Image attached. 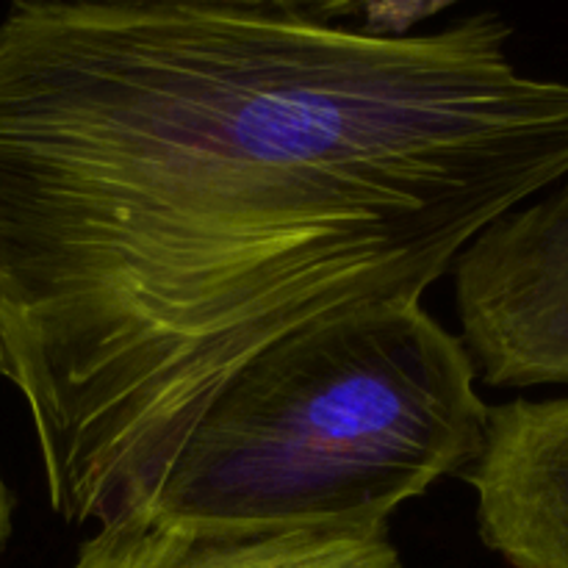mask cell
Instances as JSON below:
<instances>
[{
  "mask_svg": "<svg viewBox=\"0 0 568 568\" xmlns=\"http://www.w3.org/2000/svg\"><path fill=\"white\" fill-rule=\"evenodd\" d=\"M475 11L17 0L0 20V333L44 491L114 530L233 372L325 316L422 303L568 181V81Z\"/></svg>",
  "mask_w": 568,
  "mask_h": 568,
  "instance_id": "cell-1",
  "label": "cell"
},
{
  "mask_svg": "<svg viewBox=\"0 0 568 568\" xmlns=\"http://www.w3.org/2000/svg\"><path fill=\"white\" fill-rule=\"evenodd\" d=\"M486 422L471 355L422 303L325 316L227 377L131 525L392 519L442 477H464Z\"/></svg>",
  "mask_w": 568,
  "mask_h": 568,
  "instance_id": "cell-2",
  "label": "cell"
},
{
  "mask_svg": "<svg viewBox=\"0 0 568 568\" xmlns=\"http://www.w3.org/2000/svg\"><path fill=\"white\" fill-rule=\"evenodd\" d=\"M453 283L477 377L491 388L568 386V181L471 239Z\"/></svg>",
  "mask_w": 568,
  "mask_h": 568,
  "instance_id": "cell-3",
  "label": "cell"
},
{
  "mask_svg": "<svg viewBox=\"0 0 568 568\" xmlns=\"http://www.w3.org/2000/svg\"><path fill=\"white\" fill-rule=\"evenodd\" d=\"M464 480L483 544L508 568H568V397L488 408L486 442Z\"/></svg>",
  "mask_w": 568,
  "mask_h": 568,
  "instance_id": "cell-4",
  "label": "cell"
},
{
  "mask_svg": "<svg viewBox=\"0 0 568 568\" xmlns=\"http://www.w3.org/2000/svg\"><path fill=\"white\" fill-rule=\"evenodd\" d=\"M70 568H405L392 519H338L270 530H92Z\"/></svg>",
  "mask_w": 568,
  "mask_h": 568,
  "instance_id": "cell-5",
  "label": "cell"
},
{
  "mask_svg": "<svg viewBox=\"0 0 568 568\" xmlns=\"http://www.w3.org/2000/svg\"><path fill=\"white\" fill-rule=\"evenodd\" d=\"M11 514H14V497H11L9 486H6L3 475H0V547L11 536Z\"/></svg>",
  "mask_w": 568,
  "mask_h": 568,
  "instance_id": "cell-6",
  "label": "cell"
},
{
  "mask_svg": "<svg viewBox=\"0 0 568 568\" xmlns=\"http://www.w3.org/2000/svg\"><path fill=\"white\" fill-rule=\"evenodd\" d=\"M0 377H6V381H9V355H6L3 333H0Z\"/></svg>",
  "mask_w": 568,
  "mask_h": 568,
  "instance_id": "cell-7",
  "label": "cell"
}]
</instances>
